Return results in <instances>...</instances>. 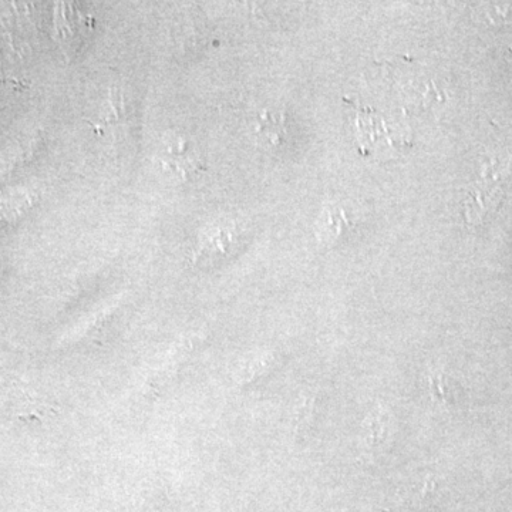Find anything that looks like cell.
<instances>
[{"label": "cell", "mask_w": 512, "mask_h": 512, "mask_svg": "<svg viewBox=\"0 0 512 512\" xmlns=\"http://www.w3.org/2000/svg\"><path fill=\"white\" fill-rule=\"evenodd\" d=\"M161 164L165 170L181 175L183 180H190L192 175L204 170V161L195 153L194 147L187 141H178L177 146L170 147L164 154Z\"/></svg>", "instance_id": "cell-1"}, {"label": "cell", "mask_w": 512, "mask_h": 512, "mask_svg": "<svg viewBox=\"0 0 512 512\" xmlns=\"http://www.w3.org/2000/svg\"><path fill=\"white\" fill-rule=\"evenodd\" d=\"M284 117L275 116V114L265 113L259 121V131L274 144L281 143L286 136V127Z\"/></svg>", "instance_id": "cell-2"}]
</instances>
